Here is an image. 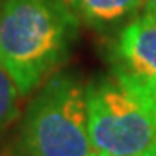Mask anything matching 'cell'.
Returning <instances> with one entry per match:
<instances>
[{
    "instance_id": "obj_7",
    "label": "cell",
    "mask_w": 156,
    "mask_h": 156,
    "mask_svg": "<svg viewBox=\"0 0 156 156\" xmlns=\"http://www.w3.org/2000/svg\"><path fill=\"white\" fill-rule=\"evenodd\" d=\"M144 11L156 14V0H144Z\"/></svg>"
},
{
    "instance_id": "obj_2",
    "label": "cell",
    "mask_w": 156,
    "mask_h": 156,
    "mask_svg": "<svg viewBox=\"0 0 156 156\" xmlns=\"http://www.w3.org/2000/svg\"><path fill=\"white\" fill-rule=\"evenodd\" d=\"M92 151L99 156H140L156 146V92L113 69L85 87Z\"/></svg>"
},
{
    "instance_id": "obj_8",
    "label": "cell",
    "mask_w": 156,
    "mask_h": 156,
    "mask_svg": "<svg viewBox=\"0 0 156 156\" xmlns=\"http://www.w3.org/2000/svg\"><path fill=\"white\" fill-rule=\"evenodd\" d=\"M140 156H156V146L153 147V149H149L147 153H144V154H140Z\"/></svg>"
},
{
    "instance_id": "obj_1",
    "label": "cell",
    "mask_w": 156,
    "mask_h": 156,
    "mask_svg": "<svg viewBox=\"0 0 156 156\" xmlns=\"http://www.w3.org/2000/svg\"><path fill=\"white\" fill-rule=\"evenodd\" d=\"M78 21L68 0H0V66L23 97L64 62Z\"/></svg>"
},
{
    "instance_id": "obj_5",
    "label": "cell",
    "mask_w": 156,
    "mask_h": 156,
    "mask_svg": "<svg viewBox=\"0 0 156 156\" xmlns=\"http://www.w3.org/2000/svg\"><path fill=\"white\" fill-rule=\"evenodd\" d=\"M78 19L94 28H106L128 17L144 5V0H68Z\"/></svg>"
},
{
    "instance_id": "obj_3",
    "label": "cell",
    "mask_w": 156,
    "mask_h": 156,
    "mask_svg": "<svg viewBox=\"0 0 156 156\" xmlns=\"http://www.w3.org/2000/svg\"><path fill=\"white\" fill-rule=\"evenodd\" d=\"M85 87L75 73H52L23 113L9 156H89Z\"/></svg>"
},
{
    "instance_id": "obj_9",
    "label": "cell",
    "mask_w": 156,
    "mask_h": 156,
    "mask_svg": "<svg viewBox=\"0 0 156 156\" xmlns=\"http://www.w3.org/2000/svg\"><path fill=\"white\" fill-rule=\"evenodd\" d=\"M89 156H99V154H97V153H94V151H92V153H90Z\"/></svg>"
},
{
    "instance_id": "obj_6",
    "label": "cell",
    "mask_w": 156,
    "mask_h": 156,
    "mask_svg": "<svg viewBox=\"0 0 156 156\" xmlns=\"http://www.w3.org/2000/svg\"><path fill=\"white\" fill-rule=\"evenodd\" d=\"M21 92L12 76L0 66V130L9 127L21 115Z\"/></svg>"
},
{
    "instance_id": "obj_4",
    "label": "cell",
    "mask_w": 156,
    "mask_h": 156,
    "mask_svg": "<svg viewBox=\"0 0 156 156\" xmlns=\"http://www.w3.org/2000/svg\"><path fill=\"white\" fill-rule=\"evenodd\" d=\"M113 64L156 92V14L144 11L125 24L113 47Z\"/></svg>"
}]
</instances>
